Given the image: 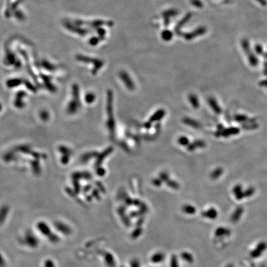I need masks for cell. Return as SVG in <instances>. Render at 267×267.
<instances>
[{
  "instance_id": "obj_1",
  "label": "cell",
  "mask_w": 267,
  "mask_h": 267,
  "mask_svg": "<svg viewBox=\"0 0 267 267\" xmlns=\"http://www.w3.org/2000/svg\"><path fill=\"white\" fill-rule=\"evenodd\" d=\"M165 116V111L162 109L157 111L150 118V121H156L161 120Z\"/></svg>"
},
{
  "instance_id": "obj_2",
  "label": "cell",
  "mask_w": 267,
  "mask_h": 267,
  "mask_svg": "<svg viewBox=\"0 0 267 267\" xmlns=\"http://www.w3.org/2000/svg\"><path fill=\"white\" fill-rule=\"evenodd\" d=\"M189 101L191 103L192 105L195 107V108H197L199 106V100L197 99V97L196 95H190L189 97Z\"/></svg>"
},
{
  "instance_id": "obj_3",
  "label": "cell",
  "mask_w": 267,
  "mask_h": 267,
  "mask_svg": "<svg viewBox=\"0 0 267 267\" xmlns=\"http://www.w3.org/2000/svg\"><path fill=\"white\" fill-rule=\"evenodd\" d=\"M179 144H181L182 145L185 146L187 144H189V139L187 137H184V136L181 137L179 139Z\"/></svg>"
},
{
  "instance_id": "obj_4",
  "label": "cell",
  "mask_w": 267,
  "mask_h": 267,
  "mask_svg": "<svg viewBox=\"0 0 267 267\" xmlns=\"http://www.w3.org/2000/svg\"><path fill=\"white\" fill-rule=\"evenodd\" d=\"M163 257V255H162V254H159L158 255H157V256L156 255H155L154 256V257H157V258H153V261H156V260H157V259H158V261H161L163 258L162 257Z\"/></svg>"
}]
</instances>
